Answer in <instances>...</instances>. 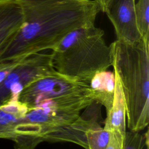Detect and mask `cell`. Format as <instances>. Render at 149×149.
<instances>
[{"label": "cell", "mask_w": 149, "mask_h": 149, "mask_svg": "<svg viewBox=\"0 0 149 149\" xmlns=\"http://www.w3.org/2000/svg\"><path fill=\"white\" fill-rule=\"evenodd\" d=\"M17 1L23 11V24L0 61L52 51L73 31L94 24L100 12L94 0Z\"/></svg>", "instance_id": "1"}, {"label": "cell", "mask_w": 149, "mask_h": 149, "mask_svg": "<svg viewBox=\"0 0 149 149\" xmlns=\"http://www.w3.org/2000/svg\"><path fill=\"white\" fill-rule=\"evenodd\" d=\"M149 0H137L134 12L139 31L141 37L149 41Z\"/></svg>", "instance_id": "14"}, {"label": "cell", "mask_w": 149, "mask_h": 149, "mask_svg": "<svg viewBox=\"0 0 149 149\" xmlns=\"http://www.w3.org/2000/svg\"><path fill=\"white\" fill-rule=\"evenodd\" d=\"M24 22L17 0H0V58L14 40Z\"/></svg>", "instance_id": "9"}, {"label": "cell", "mask_w": 149, "mask_h": 149, "mask_svg": "<svg viewBox=\"0 0 149 149\" xmlns=\"http://www.w3.org/2000/svg\"><path fill=\"white\" fill-rule=\"evenodd\" d=\"M57 73L51 52H41L22 59L0 83V105L18 100L23 90L34 81Z\"/></svg>", "instance_id": "5"}, {"label": "cell", "mask_w": 149, "mask_h": 149, "mask_svg": "<svg viewBox=\"0 0 149 149\" xmlns=\"http://www.w3.org/2000/svg\"><path fill=\"white\" fill-rule=\"evenodd\" d=\"M89 86L94 101L104 106L107 113L112 107L115 91V74L107 70L96 73Z\"/></svg>", "instance_id": "11"}, {"label": "cell", "mask_w": 149, "mask_h": 149, "mask_svg": "<svg viewBox=\"0 0 149 149\" xmlns=\"http://www.w3.org/2000/svg\"><path fill=\"white\" fill-rule=\"evenodd\" d=\"M93 101L87 95H69L29 110L17 127V144L24 149H36L45 135L73 122Z\"/></svg>", "instance_id": "4"}, {"label": "cell", "mask_w": 149, "mask_h": 149, "mask_svg": "<svg viewBox=\"0 0 149 149\" xmlns=\"http://www.w3.org/2000/svg\"><path fill=\"white\" fill-rule=\"evenodd\" d=\"M135 2L136 0H114L106 13L113 27L117 40L132 43L143 38L136 23Z\"/></svg>", "instance_id": "8"}, {"label": "cell", "mask_w": 149, "mask_h": 149, "mask_svg": "<svg viewBox=\"0 0 149 149\" xmlns=\"http://www.w3.org/2000/svg\"><path fill=\"white\" fill-rule=\"evenodd\" d=\"M97 3L100 11L106 13L109 9L114 0H94Z\"/></svg>", "instance_id": "18"}, {"label": "cell", "mask_w": 149, "mask_h": 149, "mask_svg": "<svg viewBox=\"0 0 149 149\" xmlns=\"http://www.w3.org/2000/svg\"><path fill=\"white\" fill-rule=\"evenodd\" d=\"M109 132V140L105 149H123L125 135L114 130Z\"/></svg>", "instance_id": "16"}, {"label": "cell", "mask_w": 149, "mask_h": 149, "mask_svg": "<svg viewBox=\"0 0 149 149\" xmlns=\"http://www.w3.org/2000/svg\"><path fill=\"white\" fill-rule=\"evenodd\" d=\"M101 107L100 103L93 101L76 120L47 134L43 138V141L70 142L87 149L86 134L91 127L97 124H101Z\"/></svg>", "instance_id": "7"}, {"label": "cell", "mask_w": 149, "mask_h": 149, "mask_svg": "<svg viewBox=\"0 0 149 149\" xmlns=\"http://www.w3.org/2000/svg\"><path fill=\"white\" fill-rule=\"evenodd\" d=\"M148 144V133L141 134L139 132H126L123 149H143Z\"/></svg>", "instance_id": "15"}, {"label": "cell", "mask_w": 149, "mask_h": 149, "mask_svg": "<svg viewBox=\"0 0 149 149\" xmlns=\"http://www.w3.org/2000/svg\"><path fill=\"white\" fill-rule=\"evenodd\" d=\"M115 91L112 105L107 113L104 127L108 130H114L125 135L126 130V106L122 86L118 75L115 73Z\"/></svg>", "instance_id": "12"}, {"label": "cell", "mask_w": 149, "mask_h": 149, "mask_svg": "<svg viewBox=\"0 0 149 149\" xmlns=\"http://www.w3.org/2000/svg\"><path fill=\"white\" fill-rule=\"evenodd\" d=\"M51 53L57 72L87 83L96 73L107 70L112 63L104 32L95 24L73 31Z\"/></svg>", "instance_id": "3"}, {"label": "cell", "mask_w": 149, "mask_h": 149, "mask_svg": "<svg viewBox=\"0 0 149 149\" xmlns=\"http://www.w3.org/2000/svg\"><path fill=\"white\" fill-rule=\"evenodd\" d=\"M73 95H87L93 99L88 83L69 78L58 72L30 84L20 93L18 100L30 110L45 102Z\"/></svg>", "instance_id": "6"}, {"label": "cell", "mask_w": 149, "mask_h": 149, "mask_svg": "<svg viewBox=\"0 0 149 149\" xmlns=\"http://www.w3.org/2000/svg\"><path fill=\"white\" fill-rule=\"evenodd\" d=\"M29 109L18 100L0 105V139L12 140L16 128Z\"/></svg>", "instance_id": "10"}, {"label": "cell", "mask_w": 149, "mask_h": 149, "mask_svg": "<svg viewBox=\"0 0 149 149\" xmlns=\"http://www.w3.org/2000/svg\"><path fill=\"white\" fill-rule=\"evenodd\" d=\"M109 46L112 66L124 95L127 127L140 132L149 122V41L116 40Z\"/></svg>", "instance_id": "2"}, {"label": "cell", "mask_w": 149, "mask_h": 149, "mask_svg": "<svg viewBox=\"0 0 149 149\" xmlns=\"http://www.w3.org/2000/svg\"><path fill=\"white\" fill-rule=\"evenodd\" d=\"M109 132L100 123L90 128L86 134L87 149H105L108 143Z\"/></svg>", "instance_id": "13"}, {"label": "cell", "mask_w": 149, "mask_h": 149, "mask_svg": "<svg viewBox=\"0 0 149 149\" xmlns=\"http://www.w3.org/2000/svg\"><path fill=\"white\" fill-rule=\"evenodd\" d=\"M21 60L22 59L0 61V83Z\"/></svg>", "instance_id": "17"}]
</instances>
